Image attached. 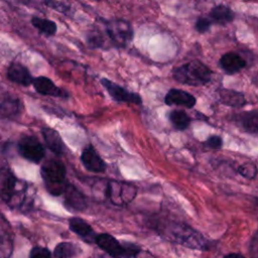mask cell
<instances>
[{
    "instance_id": "obj_1",
    "label": "cell",
    "mask_w": 258,
    "mask_h": 258,
    "mask_svg": "<svg viewBox=\"0 0 258 258\" xmlns=\"http://www.w3.org/2000/svg\"><path fill=\"white\" fill-rule=\"evenodd\" d=\"M156 231H158L164 238L184 247L203 251L208 250L211 247V242L209 240L185 223L167 221L156 226Z\"/></svg>"
},
{
    "instance_id": "obj_2",
    "label": "cell",
    "mask_w": 258,
    "mask_h": 258,
    "mask_svg": "<svg viewBox=\"0 0 258 258\" xmlns=\"http://www.w3.org/2000/svg\"><path fill=\"white\" fill-rule=\"evenodd\" d=\"M213 71L199 59L190 60L175 68L172 72L173 79L183 85L200 87L212 81Z\"/></svg>"
},
{
    "instance_id": "obj_3",
    "label": "cell",
    "mask_w": 258,
    "mask_h": 258,
    "mask_svg": "<svg viewBox=\"0 0 258 258\" xmlns=\"http://www.w3.org/2000/svg\"><path fill=\"white\" fill-rule=\"evenodd\" d=\"M26 183L7 167L0 168V197L10 207L20 206L25 199Z\"/></svg>"
},
{
    "instance_id": "obj_4",
    "label": "cell",
    "mask_w": 258,
    "mask_h": 258,
    "mask_svg": "<svg viewBox=\"0 0 258 258\" xmlns=\"http://www.w3.org/2000/svg\"><path fill=\"white\" fill-rule=\"evenodd\" d=\"M40 173L47 190L53 196H60L63 194L67 185L66 166L58 159H48L41 168Z\"/></svg>"
},
{
    "instance_id": "obj_5",
    "label": "cell",
    "mask_w": 258,
    "mask_h": 258,
    "mask_svg": "<svg viewBox=\"0 0 258 258\" xmlns=\"http://www.w3.org/2000/svg\"><path fill=\"white\" fill-rule=\"evenodd\" d=\"M106 35L117 47H124L134 37V30L131 23L125 19L114 18L105 20Z\"/></svg>"
},
{
    "instance_id": "obj_6",
    "label": "cell",
    "mask_w": 258,
    "mask_h": 258,
    "mask_svg": "<svg viewBox=\"0 0 258 258\" xmlns=\"http://www.w3.org/2000/svg\"><path fill=\"white\" fill-rule=\"evenodd\" d=\"M137 195L135 185L125 181L110 180L107 183L106 196L115 206H125L131 203Z\"/></svg>"
},
{
    "instance_id": "obj_7",
    "label": "cell",
    "mask_w": 258,
    "mask_h": 258,
    "mask_svg": "<svg viewBox=\"0 0 258 258\" xmlns=\"http://www.w3.org/2000/svg\"><path fill=\"white\" fill-rule=\"evenodd\" d=\"M100 82L114 101L118 103H127L135 105L142 104V98L138 93L130 92L107 78H102Z\"/></svg>"
},
{
    "instance_id": "obj_8",
    "label": "cell",
    "mask_w": 258,
    "mask_h": 258,
    "mask_svg": "<svg viewBox=\"0 0 258 258\" xmlns=\"http://www.w3.org/2000/svg\"><path fill=\"white\" fill-rule=\"evenodd\" d=\"M18 151L20 155L34 163H38L44 157L45 151L39 140L31 135L23 136L18 142Z\"/></svg>"
},
{
    "instance_id": "obj_9",
    "label": "cell",
    "mask_w": 258,
    "mask_h": 258,
    "mask_svg": "<svg viewBox=\"0 0 258 258\" xmlns=\"http://www.w3.org/2000/svg\"><path fill=\"white\" fill-rule=\"evenodd\" d=\"M31 85H33L34 90L40 95L58 97V98H69L70 97V94L66 90L57 87L47 77L40 76L37 78H33Z\"/></svg>"
},
{
    "instance_id": "obj_10",
    "label": "cell",
    "mask_w": 258,
    "mask_h": 258,
    "mask_svg": "<svg viewBox=\"0 0 258 258\" xmlns=\"http://www.w3.org/2000/svg\"><path fill=\"white\" fill-rule=\"evenodd\" d=\"M81 161L83 165L91 172H104L107 168L105 161L92 145H88L84 148L81 153Z\"/></svg>"
},
{
    "instance_id": "obj_11",
    "label": "cell",
    "mask_w": 258,
    "mask_h": 258,
    "mask_svg": "<svg viewBox=\"0 0 258 258\" xmlns=\"http://www.w3.org/2000/svg\"><path fill=\"white\" fill-rule=\"evenodd\" d=\"M219 64L227 75H234L246 68L247 61L241 54L235 51H229L220 57Z\"/></svg>"
},
{
    "instance_id": "obj_12",
    "label": "cell",
    "mask_w": 258,
    "mask_h": 258,
    "mask_svg": "<svg viewBox=\"0 0 258 258\" xmlns=\"http://www.w3.org/2000/svg\"><path fill=\"white\" fill-rule=\"evenodd\" d=\"M164 103L168 106L176 105V106H182L189 109L196 105L197 99L194 95H191L186 91L173 88L166 93L164 97Z\"/></svg>"
},
{
    "instance_id": "obj_13",
    "label": "cell",
    "mask_w": 258,
    "mask_h": 258,
    "mask_svg": "<svg viewBox=\"0 0 258 258\" xmlns=\"http://www.w3.org/2000/svg\"><path fill=\"white\" fill-rule=\"evenodd\" d=\"M234 122L247 133L257 135L258 133V112L257 110L246 111L233 116Z\"/></svg>"
},
{
    "instance_id": "obj_14",
    "label": "cell",
    "mask_w": 258,
    "mask_h": 258,
    "mask_svg": "<svg viewBox=\"0 0 258 258\" xmlns=\"http://www.w3.org/2000/svg\"><path fill=\"white\" fill-rule=\"evenodd\" d=\"M7 76L11 82L24 87L31 85L33 81L29 70L20 62H12L8 68Z\"/></svg>"
},
{
    "instance_id": "obj_15",
    "label": "cell",
    "mask_w": 258,
    "mask_h": 258,
    "mask_svg": "<svg viewBox=\"0 0 258 258\" xmlns=\"http://www.w3.org/2000/svg\"><path fill=\"white\" fill-rule=\"evenodd\" d=\"M41 133L47 147L51 152L56 155H62L66 152L67 147L57 131L52 128L44 127L41 129Z\"/></svg>"
},
{
    "instance_id": "obj_16",
    "label": "cell",
    "mask_w": 258,
    "mask_h": 258,
    "mask_svg": "<svg viewBox=\"0 0 258 258\" xmlns=\"http://www.w3.org/2000/svg\"><path fill=\"white\" fill-rule=\"evenodd\" d=\"M208 17L210 18L212 23L226 25L234 20L235 13L228 5L218 4L211 9Z\"/></svg>"
},
{
    "instance_id": "obj_17",
    "label": "cell",
    "mask_w": 258,
    "mask_h": 258,
    "mask_svg": "<svg viewBox=\"0 0 258 258\" xmlns=\"http://www.w3.org/2000/svg\"><path fill=\"white\" fill-rule=\"evenodd\" d=\"M69 227L70 230L77 234L78 236L82 237L83 239H86L87 241L94 242L96 236L94 234V230L91 227V225L84 219L80 217H72L69 220Z\"/></svg>"
},
{
    "instance_id": "obj_18",
    "label": "cell",
    "mask_w": 258,
    "mask_h": 258,
    "mask_svg": "<svg viewBox=\"0 0 258 258\" xmlns=\"http://www.w3.org/2000/svg\"><path fill=\"white\" fill-rule=\"evenodd\" d=\"M218 96L221 103L230 107L240 108L247 104L244 94L235 90L220 89L218 91Z\"/></svg>"
},
{
    "instance_id": "obj_19",
    "label": "cell",
    "mask_w": 258,
    "mask_h": 258,
    "mask_svg": "<svg viewBox=\"0 0 258 258\" xmlns=\"http://www.w3.org/2000/svg\"><path fill=\"white\" fill-rule=\"evenodd\" d=\"M62 195H64L66 204L71 206L74 210L83 211L87 208V203L84 196L71 183H68Z\"/></svg>"
},
{
    "instance_id": "obj_20",
    "label": "cell",
    "mask_w": 258,
    "mask_h": 258,
    "mask_svg": "<svg viewBox=\"0 0 258 258\" xmlns=\"http://www.w3.org/2000/svg\"><path fill=\"white\" fill-rule=\"evenodd\" d=\"M81 252L82 250L78 244L73 242H61L55 246L53 250V256L55 258H72Z\"/></svg>"
},
{
    "instance_id": "obj_21",
    "label": "cell",
    "mask_w": 258,
    "mask_h": 258,
    "mask_svg": "<svg viewBox=\"0 0 258 258\" xmlns=\"http://www.w3.org/2000/svg\"><path fill=\"white\" fill-rule=\"evenodd\" d=\"M31 24L40 33H42L44 35H47V36L54 35L56 33V30H57L56 23L54 21L46 19V18L33 16L31 18Z\"/></svg>"
},
{
    "instance_id": "obj_22",
    "label": "cell",
    "mask_w": 258,
    "mask_h": 258,
    "mask_svg": "<svg viewBox=\"0 0 258 258\" xmlns=\"http://www.w3.org/2000/svg\"><path fill=\"white\" fill-rule=\"evenodd\" d=\"M168 119L173 127L179 131L185 130L190 124V117L183 110H172L168 113Z\"/></svg>"
},
{
    "instance_id": "obj_23",
    "label": "cell",
    "mask_w": 258,
    "mask_h": 258,
    "mask_svg": "<svg viewBox=\"0 0 258 258\" xmlns=\"http://www.w3.org/2000/svg\"><path fill=\"white\" fill-rule=\"evenodd\" d=\"M20 102L17 99H7L0 104V113L5 117L15 116L19 113Z\"/></svg>"
},
{
    "instance_id": "obj_24",
    "label": "cell",
    "mask_w": 258,
    "mask_h": 258,
    "mask_svg": "<svg viewBox=\"0 0 258 258\" xmlns=\"http://www.w3.org/2000/svg\"><path fill=\"white\" fill-rule=\"evenodd\" d=\"M44 4L49 8L56 10L59 13L66 15L73 14V8L71 5V0H43Z\"/></svg>"
},
{
    "instance_id": "obj_25",
    "label": "cell",
    "mask_w": 258,
    "mask_h": 258,
    "mask_svg": "<svg viewBox=\"0 0 258 258\" xmlns=\"http://www.w3.org/2000/svg\"><path fill=\"white\" fill-rule=\"evenodd\" d=\"M87 42L91 48H104L106 46L105 37L98 28L89 31L87 34Z\"/></svg>"
},
{
    "instance_id": "obj_26",
    "label": "cell",
    "mask_w": 258,
    "mask_h": 258,
    "mask_svg": "<svg viewBox=\"0 0 258 258\" xmlns=\"http://www.w3.org/2000/svg\"><path fill=\"white\" fill-rule=\"evenodd\" d=\"M12 240L6 235H0V258H9L12 254Z\"/></svg>"
},
{
    "instance_id": "obj_27",
    "label": "cell",
    "mask_w": 258,
    "mask_h": 258,
    "mask_svg": "<svg viewBox=\"0 0 258 258\" xmlns=\"http://www.w3.org/2000/svg\"><path fill=\"white\" fill-rule=\"evenodd\" d=\"M237 171L243 177L247 179H253L257 174V167L254 163L249 162V163H244L239 165V167L237 168Z\"/></svg>"
},
{
    "instance_id": "obj_28",
    "label": "cell",
    "mask_w": 258,
    "mask_h": 258,
    "mask_svg": "<svg viewBox=\"0 0 258 258\" xmlns=\"http://www.w3.org/2000/svg\"><path fill=\"white\" fill-rule=\"evenodd\" d=\"M212 24L213 23L209 17L201 16L197 19V21L195 23V28L199 33H206L211 29Z\"/></svg>"
},
{
    "instance_id": "obj_29",
    "label": "cell",
    "mask_w": 258,
    "mask_h": 258,
    "mask_svg": "<svg viewBox=\"0 0 258 258\" xmlns=\"http://www.w3.org/2000/svg\"><path fill=\"white\" fill-rule=\"evenodd\" d=\"M29 258H52L51 252L45 248L40 246H35L31 249Z\"/></svg>"
},
{
    "instance_id": "obj_30",
    "label": "cell",
    "mask_w": 258,
    "mask_h": 258,
    "mask_svg": "<svg viewBox=\"0 0 258 258\" xmlns=\"http://www.w3.org/2000/svg\"><path fill=\"white\" fill-rule=\"evenodd\" d=\"M205 146H207L210 149L219 150L223 146V139L219 135H211L207 138V140L204 142Z\"/></svg>"
},
{
    "instance_id": "obj_31",
    "label": "cell",
    "mask_w": 258,
    "mask_h": 258,
    "mask_svg": "<svg viewBox=\"0 0 258 258\" xmlns=\"http://www.w3.org/2000/svg\"><path fill=\"white\" fill-rule=\"evenodd\" d=\"M224 258H246L245 256H243L242 254L239 253H230L224 256Z\"/></svg>"
}]
</instances>
